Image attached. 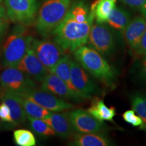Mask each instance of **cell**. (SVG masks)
Wrapping results in <instances>:
<instances>
[{
	"label": "cell",
	"mask_w": 146,
	"mask_h": 146,
	"mask_svg": "<svg viewBox=\"0 0 146 146\" xmlns=\"http://www.w3.org/2000/svg\"><path fill=\"white\" fill-rule=\"evenodd\" d=\"M33 38L23 25H17L5 37L0 50V64L3 68L16 66L30 48Z\"/></svg>",
	"instance_id": "obj_2"
},
{
	"label": "cell",
	"mask_w": 146,
	"mask_h": 146,
	"mask_svg": "<svg viewBox=\"0 0 146 146\" xmlns=\"http://www.w3.org/2000/svg\"><path fill=\"white\" fill-rule=\"evenodd\" d=\"M120 1L132 9L140 10L145 0H120Z\"/></svg>",
	"instance_id": "obj_29"
},
{
	"label": "cell",
	"mask_w": 146,
	"mask_h": 146,
	"mask_svg": "<svg viewBox=\"0 0 146 146\" xmlns=\"http://www.w3.org/2000/svg\"><path fill=\"white\" fill-rule=\"evenodd\" d=\"M130 21V14L125 9L116 6L111 12L106 23L112 29L123 33Z\"/></svg>",
	"instance_id": "obj_21"
},
{
	"label": "cell",
	"mask_w": 146,
	"mask_h": 146,
	"mask_svg": "<svg viewBox=\"0 0 146 146\" xmlns=\"http://www.w3.org/2000/svg\"><path fill=\"white\" fill-rule=\"evenodd\" d=\"M87 111L101 123L113 121V118L116 115V108L113 106L108 107L104 100L98 97L92 98L90 106Z\"/></svg>",
	"instance_id": "obj_18"
},
{
	"label": "cell",
	"mask_w": 146,
	"mask_h": 146,
	"mask_svg": "<svg viewBox=\"0 0 146 146\" xmlns=\"http://www.w3.org/2000/svg\"><path fill=\"white\" fill-rule=\"evenodd\" d=\"M72 0H44L36 12L35 28L43 37L52 35L66 16Z\"/></svg>",
	"instance_id": "obj_3"
},
{
	"label": "cell",
	"mask_w": 146,
	"mask_h": 146,
	"mask_svg": "<svg viewBox=\"0 0 146 146\" xmlns=\"http://www.w3.org/2000/svg\"><path fill=\"white\" fill-rule=\"evenodd\" d=\"M0 98L3 103L10 108L12 123L14 125H21L25 123L27 116L23 104V97L11 91L2 89L0 92Z\"/></svg>",
	"instance_id": "obj_14"
},
{
	"label": "cell",
	"mask_w": 146,
	"mask_h": 146,
	"mask_svg": "<svg viewBox=\"0 0 146 146\" xmlns=\"http://www.w3.org/2000/svg\"><path fill=\"white\" fill-rule=\"evenodd\" d=\"M140 11H141L142 14H143V16H144L146 19V0L145 1V2H144L143 6L141 7Z\"/></svg>",
	"instance_id": "obj_32"
},
{
	"label": "cell",
	"mask_w": 146,
	"mask_h": 146,
	"mask_svg": "<svg viewBox=\"0 0 146 146\" xmlns=\"http://www.w3.org/2000/svg\"><path fill=\"white\" fill-rule=\"evenodd\" d=\"M87 43L102 56H109L115 50L116 38L108 25L96 22L91 27Z\"/></svg>",
	"instance_id": "obj_6"
},
{
	"label": "cell",
	"mask_w": 146,
	"mask_h": 146,
	"mask_svg": "<svg viewBox=\"0 0 146 146\" xmlns=\"http://www.w3.org/2000/svg\"><path fill=\"white\" fill-rule=\"evenodd\" d=\"M130 100L133 110L141 118L146 128V95L135 92L131 95Z\"/></svg>",
	"instance_id": "obj_23"
},
{
	"label": "cell",
	"mask_w": 146,
	"mask_h": 146,
	"mask_svg": "<svg viewBox=\"0 0 146 146\" xmlns=\"http://www.w3.org/2000/svg\"><path fill=\"white\" fill-rule=\"evenodd\" d=\"M137 54L143 56V60H146V30L140 41L138 50L137 51Z\"/></svg>",
	"instance_id": "obj_30"
},
{
	"label": "cell",
	"mask_w": 146,
	"mask_h": 146,
	"mask_svg": "<svg viewBox=\"0 0 146 146\" xmlns=\"http://www.w3.org/2000/svg\"><path fill=\"white\" fill-rule=\"evenodd\" d=\"M23 97V104L27 116L31 117L40 118V119H45L50 115L52 112L47 110V109L42 107L41 106L35 103L32 100L28 98Z\"/></svg>",
	"instance_id": "obj_22"
},
{
	"label": "cell",
	"mask_w": 146,
	"mask_h": 146,
	"mask_svg": "<svg viewBox=\"0 0 146 146\" xmlns=\"http://www.w3.org/2000/svg\"><path fill=\"white\" fill-rule=\"evenodd\" d=\"M94 19L85 1H76L53 32L54 41L64 51L74 52L87 43Z\"/></svg>",
	"instance_id": "obj_1"
},
{
	"label": "cell",
	"mask_w": 146,
	"mask_h": 146,
	"mask_svg": "<svg viewBox=\"0 0 146 146\" xmlns=\"http://www.w3.org/2000/svg\"><path fill=\"white\" fill-rule=\"evenodd\" d=\"M23 97L32 100L52 112L69 110L74 108L73 104L65 101V100L42 89L35 88L29 91Z\"/></svg>",
	"instance_id": "obj_10"
},
{
	"label": "cell",
	"mask_w": 146,
	"mask_h": 146,
	"mask_svg": "<svg viewBox=\"0 0 146 146\" xmlns=\"http://www.w3.org/2000/svg\"><path fill=\"white\" fill-rule=\"evenodd\" d=\"M71 82L76 93L83 100L92 98L98 91L97 85L87 71L76 61H72L70 72Z\"/></svg>",
	"instance_id": "obj_9"
},
{
	"label": "cell",
	"mask_w": 146,
	"mask_h": 146,
	"mask_svg": "<svg viewBox=\"0 0 146 146\" xmlns=\"http://www.w3.org/2000/svg\"><path fill=\"white\" fill-rule=\"evenodd\" d=\"M30 47L50 72L65 54L56 41L50 40L33 39Z\"/></svg>",
	"instance_id": "obj_8"
},
{
	"label": "cell",
	"mask_w": 146,
	"mask_h": 146,
	"mask_svg": "<svg viewBox=\"0 0 146 146\" xmlns=\"http://www.w3.org/2000/svg\"><path fill=\"white\" fill-rule=\"evenodd\" d=\"M66 114L74 131L78 133H100L104 129V123L98 121L85 110H72Z\"/></svg>",
	"instance_id": "obj_11"
},
{
	"label": "cell",
	"mask_w": 146,
	"mask_h": 146,
	"mask_svg": "<svg viewBox=\"0 0 146 146\" xmlns=\"http://www.w3.org/2000/svg\"><path fill=\"white\" fill-rule=\"evenodd\" d=\"M74 57L87 72L108 85L116 78V73L102 54L89 46L83 45L74 52Z\"/></svg>",
	"instance_id": "obj_4"
},
{
	"label": "cell",
	"mask_w": 146,
	"mask_h": 146,
	"mask_svg": "<svg viewBox=\"0 0 146 146\" xmlns=\"http://www.w3.org/2000/svg\"><path fill=\"white\" fill-rule=\"evenodd\" d=\"M70 145L75 146H109L112 145L110 139L100 133H73Z\"/></svg>",
	"instance_id": "obj_17"
},
{
	"label": "cell",
	"mask_w": 146,
	"mask_h": 146,
	"mask_svg": "<svg viewBox=\"0 0 146 146\" xmlns=\"http://www.w3.org/2000/svg\"><path fill=\"white\" fill-rule=\"evenodd\" d=\"M43 120L52 128L56 135L60 137L68 138L74 132L66 112H52Z\"/></svg>",
	"instance_id": "obj_16"
},
{
	"label": "cell",
	"mask_w": 146,
	"mask_h": 146,
	"mask_svg": "<svg viewBox=\"0 0 146 146\" xmlns=\"http://www.w3.org/2000/svg\"><path fill=\"white\" fill-rule=\"evenodd\" d=\"M117 0H96L91 6V12L93 14L97 23H106L112 10L116 7Z\"/></svg>",
	"instance_id": "obj_19"
},
{
	"label": "cell",
	"mask_w": 146,
	"mask_h": 146,
	"mask_svg": "<svg viewBox=\"0 0 146 146\" xmlns=\"http://www.w3.org/2000/svg\"><path fill=\"white\" fill-rule=\"evenodd\" d=\"M72 61V58H71L69 55L64 54L63 56V57L58 61V62L53 68L50 72L54 73V74L57 75L60 78H61L68 85L71 90L74 91V93H76V91L74 89V87H73L72 84V82H71L70 78Z\"/></svg>",
	"instance_id": "obj_20"
},
{
	"label": "cell",
	"mask_w": 146,
	"mask_h": 146,
	"mask_svg": "<svg viewBox=\"0 0 146 146\" xmlns=\"http://www.w3.org/2000/svg\"><path fill=\"white\" fill-rule=\"evenodd\" d=\"M1 1H2V0H0V3H1Z\"/></svg>",
	"instance_id": "obj_33"
},
{
	"label": "cell",
	"mask_w": 146,
	"mask_h": 146,
	"mask_svg": "<svg viewBox=\"0 0 146 146\" xmlns=\"http://www.w3.org/2000/svg\"><path fill=\"white\" fill-rule=\"evenodd\" d=\"M14 141L19 146H34L36 139L31 131L27 129H18L14 131Z\"/></svg>",
	"instance_id": "obj_25"
},
{
	"label": "cell",
	"mask_w": 146,
	"mask_h": 146,
	"mask_svg": "<svg viewBox=\"0 0 146 146\" xmlns=\"http://www.w3.org/2000/svg\"><path fill=\"white\" fill-rule=\"evenodd\" d=\"M1 89L20 96H25L29 91L36 88L35 81L17 67H6L0 73Z\"/></svg>",
	"instance_id": "obj_5"
},
{
	"label": "cell",
	"mask_w": 146,
	"mask_h": 146,
	"mask_svg": "<svg viewBox=\"0 0 146 146\" xmlns=\"http://www.w3.org/2000/svg\"><path fill=\"white\" fill-rule=\"evenodd\" d=\"M0 119L3 122L9 123H12V121L10 108L3 102L0 104Z\"/></svg>",
	"instance_id": "obj_28"
},
{
	"label": "cell",
	"mask_w": 146,
	"mask_h": 146,
	"mask_svg": "<svg viewBox=\"0 0 146 146\" xmlns=\"http://www.w3.org/2000/svg\"><path fill=\"white\" fill-rule=\"evenodd\" d=\"M146 30V19L138 16L129 22L123 31V35L128 46L131 51L137 53L142 36Z\"/></svg>",
	"instance_id": "obj_15"
},
{
	"label": "cell",
	"mask_w": 146,
	"mask_h": 146,
	"mask_svg": "<svg viewBox=\"0 0 146 146\" xmlns=\"http://www.w3.org/2000/svg\"><path fill=\"white\" fill-rule=\"evenodd\" d=\"M139 75L141 79L146 83V60H143L139 68Z\"/></svg>",
	"instance_id": "obj_31"
},
{
	"label": "cell",
	"mask_w": 146,
	"mask_h": 146,
	"mask_svg": "<svg viewBox=\"0 0 146 146\" xmlns=\"http://www.w3.org/2000/svg\"><path fill=\"white\" fill-rule=\"evenodd\" d=\"M41 89L59 97L63 100L76 102L83 101V99L71 90L61 78L52 72H49L41 82Z\"/></svg>",
	"instance_id": "obj_12"
},
{
	"label": "cell",
	"mask_w": 146,
	"mask_h": 146,
	"mask_svg": "<svg viewBox=\"0 0 146 146\" xmlns=\"http://www.w3.org/2000/svg\"><path fill=\"white\" fill-rule=\"evenodd\" d=\"M123 118L126 123L130 124L133 127H140L142 129H145L143 120L133 110H126L123 114Z\"/></svg>",
	"instance_id": "obj_27"
},
{
	"label": "cell",
	"mask_w": 146,
	"mask_h": 146,
	"mask_svg": "<svg viewBox=\"0 0 146 146\" xmlns=\"http://www.w3.org/2000/svg\"><path fill=\"white\" fill-rule=\"evenodd\" d=\"M16 67L26 73L36 83H41L49 72L31 47Z\"/></svg>",
	"instance_id": "obj_13"
},
{
	"label": "cell",
	"mask_w": 146,
	"mask_h": 146,
	"mask_svg": "<svg viewBox=\"0 0 146 146\" xmlns=\"http://www.w3.org/2000/svg\"><path fill=\"white\" fill-rule=\"evenodd\" d=\"M9 18L5 7L0 3V47H1L7 33Z\"/></svg>",
	"instance_id": "obj_26"
},
{
	"label": "cell",
	"mask_w": 146,
	"mask_h": 146,
	"mask_svg": "<svg viewBox=\"0 0 146 146\" xmlns=\"http://www.w3.org/2000/svg\"><path fill=\"white\" fill-rule=\"evenodd\" d=\"M27 119L29 121L31 129L40 136L52 137L56 135V133L52 128L47 124L44 120L35 118L27 116Z\"/></svg>",
	"instance_id": "obj_24"
},
{
	"label": "cell",
	"mask_w": 146,
	"mask_h": 146,
	"mask_svg": "<svg viewBox=\"0 0 146 146\" xmlns=\"http://www.w3.org/2000/svg\"><path fill=\"white\" fill-rule=\"evenodd\" d=\"M4 5L9 20L16 25H30L35 20L36 0H4Z\"/></svg>",
	"instance_id": "obj_7"
}]
</instances>
